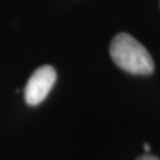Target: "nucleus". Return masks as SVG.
I'll list each match as a JSON object with an SVG mask.
<instances>
[{"instance_id": "20e7f679", "label": "nucleus", "mask_w": 160, "mask_h": 160, "mask_svg": "<svg viewBox=\"0 0 160 160\" xmlns=\"http://www.w3.org/2000/svg\"><path fill=\"white\" fill-rule=\"evenodd\" d=\"M143 148H145V151H146V152H149V145H147V143H146V145H145V146H143Z\"/></svg>"}, {"instance_id": "f03ea898", "label": "nucleus", "mask_w": 160, "mask_h": 160, "mask_svg": "<svg viewBox=\"0 0 160 160\" xmlns=\"http://www.w3.org/2000/svg\"><path fill=\"white\" fill-rule=\"evenodd\" d=\"M56 70L50 65L38 68L29 78L25 89V101L30 106H37L45 100L56 82Z\"/></svg>"}, {"instance_id": "f257e3e1", "label": "nucleus", "mask_w": 160, "mask_h": 160, "mask_svg": "<svg viewBox=\"0 0 160 160\" xmlns=\"http://www.w3.org/2000/svg\"><path fill=\"white\" fill-rule=\"evenodd\" d=\"M110 56L114 63L127 72L148 75L154 70V62L146 48L128 33L116 34L110 43Z\"/></svg>"}, {"instance_id": "7ed1b4c3", "label": "nucleus", "mask_w": 160, "mask_h": 160, "mask_svg": "<svg viewBox=\"0 0 160 160\" xmlns=\"http://www.w3.org/2000/svg\"><path fill=\"white\" fill-rule=\"evenodd\" d=\"M138 160H159V159H158L157 157H153V155L145 154V155H141Z\"/></svg>"}]
</instances>
